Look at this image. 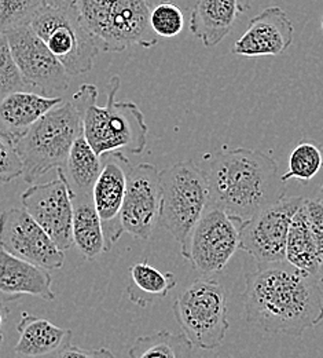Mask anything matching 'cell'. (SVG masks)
<instances>
[{"label": "cell", "mask_w": 323, "mask_h": 358, "mask_svg": "<svg viewBox=\"0 0 323 358\" xmlns=\"http://www.w3.org/2000/svg\"><path fill=\"white\" fill-rule=\"evenodd\" d=\"M245 284V318L266 334L300 338L323 321L320 280L286 261L259 266Z\"/></svg>", "instance_id": "cell-1"}, {"label": "cell", "mask_w": 323, "mask_h": 358, "mask_svg": "<svg viewBox=\"0 0 323 358\" xmlns=\"http://www.w3.org/2000/svg\"><path fill=\"white\" fill-rule=\"evenodd\" d=\"M208 182L209 207L243 224L286 197L277 162L262 150L222 148L198 166Z\"/></svg>", "instance_id": "cell-2"}, {"label": "cell", "mask_w": 323, "mask_h": 358, "mask_svg": "<svg viewBox=\"0 0 323 358\" xmlns=\"http://www.w3.org/2000/svg\"><path fill=\"white\" fill-rule=\"evenodd\" d=\"M120 86L119 76L110 78L103 106L96 105L98 90L93 85H83L72 98L82 115L83 135L99 157L114 152L140 155L147 145L144 115L135 102L116 101Z\"/></svg>", "instance_id": "cell-3"}, {"label": "cell", "mask_w": 323, "mask_h": 358, "mask_svg": "<svg viewBox=\"0 0 323 358\" xmlns=\"http://www.w3.org/2000/svg\"><path fill=\"white\" fill-rule=\"evenodd\" d=\"M75 8L99 52H121L133 45L151 48L158 43L144 0H76Z\"/></svg>", "instance_id": "cell-4"}, {"label": "cell", "mask_w": 323, "mask_h": 358, "mask_svg": "<svg viewBox=\"0 0 323 358\" xmlns=\"http://www.w3.org/2000/svg\"><path fill=\"white\" fill-rule=\"evenodd\" d=\"M82 134V115L72 101H62L47 112L14 145L24 180L35 185L51 169H63L72 145Z\"/></svg>", "instance_id": "cell-5"}, {"label": "cell", "mask_w": 323, "mask_h": 358, "mask_svg": "<svg viewBox=\"0 0 323 358\" xmlns=\"http://www.w3.org/2000/svg\"><path fill=\"white\" fill-rule=\"evenodd\" d=\"M161 208L158 224L176 240L187 258L190 236L209 208V187L202 170L183 160L160 173Z\"/></svg>", "instance_id": "cell-6"}, {"label": "cell", "mask_w": 323, "mask_h": 358, "mask_svg": "<svg viewBox=\"0 0 323 358\" xmlns=\"http://www.w3.org/2000/svg\"><path fill=\"white\" fill-rule=\"evenodd\" d=\"M174 315L188 342L202 350L219 348L230 328L227 292L215 278L201 277L176 296Z\"/></svg>", "instance_id": "cell-7"}, {"label": "cell", "mask_w": 323, "mask_h": 358, "mask_svg": "<svg viewBox=\"0 0 323 358\" xmlns=\"http://www.w3.org/2000/svg\"><path fill=\"white\" fill-rule=\"evenodd\" d=\"M31 27L69 76L91 72L99 50L82 27L75 7L69 10L43 7Z\"/></svg>", "instance_id": "cell-8"}, {"label": "cell", "mask_w": 323, "mask_h": 358, "mask_svg": "<svg viewBox=\"0 0 323 358\" xmlns=\"http://www.w3.org/2000/svg\"><path fill=\"white\" fill-rule=\"evenodd\" d=\"M303 203V197H285L243 222L239 227V250L249 254L259 266L286 261L290 224Z\"/></svg>", "instance_id": "cell-9"}, {"label": "cell", "mask_w": 323, "mask_h": 358, "mask_svg": "<svg viewBox=\"0 0 323 358\" xmlns=\"http://www.w3.org/2000/svg\"><path fill=\"white\" fill-rule=\"evenodd\" d=\"M241 224L226 213L209 207L190 236L186 259L202 274L223 270L239 250Z\"/></svg>", "instance_id": "cell-10"}, {"label": "cell", "mask_w": 323, "mask_h": 358, "mask_svg": "<svg viewBox=\"0 0 323 358\" xmlns=\"http://www.w3.org/2000/svg\"><path fill=\"white\" fill-rule=\"evenodd\" d=\"M57 178L35 183L21 194L24 210L36 221L61 251L73 244V206L66 177L57 169Z\"/></svg>", "instance_id": "cell-11"}, {"label": "cell", "mask_w": 323, "mask_h": 358, "mask_svg": "<svg viewBox=\"0 0 323 358\" xmlns=\"http://www.w3.org/2000/svg\"><path fill=\"white\" fill-rule=\"evenodd\" d=\"M14 61L31 87L50 96L69 87L70 76L51 54L31 25H24L4 34Z\"/></svg>", "instance_id": "cell-12"}, {"label": "cell", "mask_w": 323, "mask_h": 358, "mask_svg": "<svg viewBox=\"0 0 323 358\" xmlns=\"http://www.w3.org/2000/svg\"><path fill=\"white\" fill-rule=\"evenodd\" d=\"M0 248L46 270L63 268L65 255L36 221L20 208L0 215Z\"/></svg>", "instance_id": "cell-13"}, {"label": "cell", "mask_w": 323, "mask_h": 358, "mask_svg": "<svg viewBox=\"0 0 323 358\" xmlns=\"http://www.w3.org/2000/svg\"><path fill=\"white\" fill-rule=\"evenodd\" d=\"M160 171L149 163L131 167L121 208L123 230L139 240H147L160 220Z\"/></svg>", "instance_id": "cell-14"}, {"label": "cell", "mask_w": 323, "mask_h": 358, "mask_svg": "<svg viewBox=\"0 0 323 358\" xmlns=\"http://www.w3.org/2000/svg\"><path fill=\"white\" fill-rule=\"evenodd\" d=\"M131 167L124 153H106L102 156V171L93 185V206L102 224L107 251L124 233L120 215Z\"/></svg>", "instance_id": "cell-15"}, {"label": "cell", "mask_w": 323, "mask_h": 358, "mask_svg": "<svg viewBox=\"0 0 323 358\" xmlns=\"http://www.w3.org/2000/svg\"><path fill=\"white\" fill-rule=\"evenodd\" d=\"M293 38L294 28L289 15L280 7L270 6L249 21L231 52L248 58L280 55L292 45Z\"/></svg>", "instance_id": "cell-16"}, {"label": "cell", "mask_w": 323, "mask_h": 358, "mask_svg": "<svg viewBox=\"0 0 323 358\" xmlns=\"http://www.w3.org/2000/svg\"><path fill=\"white\" fill-rule=\"evenodd\" d=\"M62 102L31 91L13 92L0 101V135L15 145L47 112Z\"/></svg>", "instance_id": "cell-17"}, {"label": "cell", "mask_w": 323, "mask_h": 358, "mask_svg": "<svg viewBox=\"0 0 323 358\" xmlns=\"http://www.w3.org/2000/svg\"><path fill=\"white\" fill-rule=\"evenodd\" d=\"M0 294L8 302L22 295L55 301L52 280L48 270L17 258L0 248Z\"/></svg>", "instance_id": "cell-18"}, {"label": "cell", "mask_w": 323, "mask_h": 358, "mask_svg": "<svg viewBox=\"0 0 323 358\" xmlns=\"http://www.w3.org/2000/svg\"><path fill=\"white\" fill-rule=\"evenodd\" d=\"M15 353L25 358H54L72 343V331L62 329L46 318L22 313Z\"/></svg>", "instance_id": "cell-19"}, {"label": "cell", "mask_w": 323, "mask_h": 358, "mask_svg": "<svg viewBox=\"0 0 323 358\" xmlns=\"http://www.w3.org/2000/svg\"><path fill=\"white\" fill-rule=\"evenodd\" d=\"M238 14L236 0H198L188 14V28L202 45L211 48L230 34Z\"/></svg>", "instance_id": "cell-20"}, {"label": "cell", "mask_w": 323, "mask_h": 358, "mask_svg": "<svg viewBox=\"0 0 323 358\" xmlns=\"http://www.w3.org/2000/svg\"><path fill=\"white\" fill-rule=\"evenodd\" d=\"M73 206V244L82 255L93 261L107 251L102 224L93 206V194H70Z\"/></svg>", "instance_id": "cell-21"}, {"label": "cell", "mask_w": 323, "mask_h": 358, "mask_svg": "<svg viewBox=\"0 0 323 358\" xmlns=\"http://www.w3.org/2000/svg\"><path fill=\"white\" fill-rule=\"evenodd\" d=\"M322 252L307 221L304 203L294 214L286 244V262L293 268L318 278Z\"/></svg>", "instance_id": "cell-22"}, {"label": "cell", "mask_w": 323, "mask_h": 358, "mask_svg": "<svg viewBox=\"0 0 323 358\" xmlns=\"http://www.w3.org/2000/svg\"><path fill=\"white\" fill-rule=\"evenodd\" d=\"M62 170L72 196L93 194V185L102 171V157L93 152L82 134L72 145Z\"/></svg>", "instance_id": "cell-23"}, {"label": "cell", "mask_w": 323, "mask_h": 358, "mask_svg": "<svg viewBox=\"0 0 323 358\" xmlns=\"http://www.w3.org/2000/svg\"><path fill=\"white\" fill-rule=\"evenodd\" d=\"M193 348L182 332L163 329L139 336L128 352V358H191Z\"/></svg>", "instance_id": "cell-24"}, {"label": "cell", "mask_w": 323, "mask_h": 358, "mask_svg": "<svg viewBox=\"0 0 323 358\" xmlns=\"http://www.w3.org/2000/svg\"><path fill=\"white\" fill-rule=\"evenodd\" d=\"M322 169V146L313 142H301L289 155L287 170L282 174V180L286 183L290 179H297L303 185H307Z\"/></svg>", "instance_id": "cell-25"}, {"label": "cell", "mask_w": 323, "mask_h": 358, "mask_svg": "<svg viewBox=\"0 0 323 358\" xmlns=\"http://www.w3.org/2000/svg\"><path fill=\"white\" fill-rule=\"evenodd\" d=\"M130 274L133 284L139 291L153 298H164L176 287V277L174 273H163L158 268L150 266L147 262H139L131 266Z\"/></svg>", "instance_id": "cell-26"}, {"label": "cell", "mask_w": 323, "mask_h": 358, "mask_svg": "<svg viewBox=\"0 0 323 358\" xmlns=\"http://www.w3.org/2000/svg\"><path fill=\"white\" fill-rule=\"evenodd\" d=\"M43 7L42 0H0V34L31 25Z\"/></svg>", "instance_id": "cell-27"}, {"label": "cell", "mask_w": 323, "mask_h": 358, "mask_svg": "<svg viewBox=\"0 0 323 358\" xmlns=\"http://www.w3.org/2000/svg\"><path fill=\"white\" fill-rule=\"evenodd\" d=\"M185 13L172 1L161 3L150 10L151 31L164 39H172L185 28Z\"/></svg>", "instance_id": "cell-28"}, {"label": "cell", "mask_w": 323, "mask_h": 358, "mask_svg": "<svg viewBox=\"0 0 323 358\" xmlns=\"http://www.w3.org/2000/svg\"><path fill=\"white\" fill-rule=\"evenodd\" d=\"M32 89L21 75L4 34H0V101L13 92Z\"/></svg>", "instance_id": "cell-29"}, {"label": "cell", "mask_w": 323, "mask_h": 358, "mask_svg": "<svg viewBox=\"0 0 323 358\" xmlns=\"http://www.w3.org/2000/svg\"><path fill=\"white\" fill-rule=\"evenodd\" d=\"M22 177V164L13 143L0 135V182L8 183Z\"/></svg>", "instance_id": "cell-30"}, {"label": "cell", "mask_w": 323, "mask_h": 358, "mask_svg": "<svg viewBox=\"0 0 323 358\" xmlns=\"http://www.w3.org/2000/svg\"><path fill=\"white\" fill-rule=\"evenodd\" d=\"M307 221L317 240V244L323 252V201L322 200H304Z\"/></svg>", "instance_id": "cell-31"}, {"label": "cell", "mask_w": 323, "mask_h": 358, "mask_svg": "<svg viewBox=\"0 0 323 358\" xmlns=\"http://www.w3.org/2000/svg\"><path fill=\"white\" fill-rule=\"evenodd\" d=\"M54 358H114V355L105 348L100 349H83L79 346L68 345Z\"/></svg>", "instance_id": "cell-32"}, {"label": "cell", "mask_w": 323, "mask_h": 358, "mask_svg": "<svg viewBox=\"0 0 323 358\" xmlns=\"http://www.w3.org/2000/svg\"><path fill=\"white\" fill-rule=\"evenodd\" d=\"M45 7L55 10H69L75 7L76 0H42Z\"/></svg>", "instance_id": "cell-33"}, {"label": "cell", "mask_w": 323, "mask_h": 358, "mask_svg": "<svg viewBox=\"0 0 323 358\" xmlns=\"http://www.w3.org/2000/svg\"><path fill=\"white\" fill-rule=\"evenodd\" d=\"M174 4H176L185 14H190L193 6L198 1V0H171ZM250 1V0H248Z\"/></svg>", "instance_id": "cell-34"}, {"label": "cell", "mask_w": 323, "mask_h": 358, "mask_svg": "<svg viewBox=\"0 0 323 358\" xmlns=\"http://www.w3.org/2000/svg\"><path fill=\"white\" fill-rule=\"evenodd\" d=\"M7 314H8V309L4 308L3 305H0V349L3 346V341H4V336H3V327H4V321L7 318Z\"/></svg>", "instance_id": "cell-35"}, {"label": "cell", "mask_w": 323, "mask_h": 358, "mask_svg": "<svg viewBox=\"0 0 323 358\" xmlns=\"http://www.w3.org/2000/svg\"><path fill=\"white\" fill-rule=\"evenodd\" d=\"M144 1H146L147 7L151 10V8H154L156 6H158V4H161V3H167V1H171V0H144Z\"/></svg>", "instance_id": "cell-36"}, {"label": "cell", "mask_w": 323, "mask_h": 358, "mask_svg": "<svg viewBox=\"0 0 323 358\" xmlns=\"http://www.w3.org/2000/svg\"><path fill=\"white\" fill-rule=\"evenodd\" d=\"M318 280L323 282V252L322 258H321V265H320V270H318Z\"/></svg>", "instance_id": "cell-37"}, {"label": "cell", "mask_w": 323, "mask_h": 358, "mask_svg": "<svg viewBox=\"0 0 323 358\" xmlns=\"http://www.w3.org/2000/svg\"><path fill=\"white\" fill-rule=\"evenodd\" d=\"M7 302H8V299L0 294V305H3V306H4V303H7Z\"/></svg>", "instance_id": "cell-38"}, {"label": "cell", "mask_w": 323, "mask_h": 358, "mask_svg": "<svg viewBox=\"0 0 323 358\" xmlns=\"http://www.w3.org/2000/svg\"><path fill=\"white\" fill-rule=\"evenodd\" d=\"M321 193L323 194V182H322V186H321Z\"/></svg>", "instance_id": "cell-39"}, {"label": "cell", "mask_w": 323, "mask_h": 358, "mask_svg": "<svg viewBox=\"0 0 323 358\" xmlns=\"http://www.w3.org/2000/svg\"><path fill=\"white\" fill-rule=\"evenodd\" d=\"M322 31H323V18H322Z\"/></svg>", "instance_id": "cell-40"}]
</instances>
